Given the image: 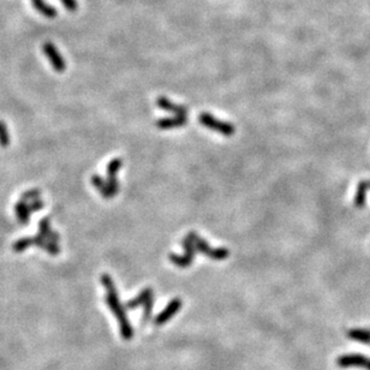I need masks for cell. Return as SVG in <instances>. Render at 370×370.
Here are the masks:
<instances>
[{
  "instance_id": "9a60e30c",
  "label": "cell",
  "mask_w": 370,
  "mask_h": 370,
  "mask_svg": "<svg viewBox=\"0 0 370 370\" xmlns=\"http://www.w3.org/2000/svg\"><path fill=\"white\" fill-rule=\"evenodd\" d=\"M91 183H93L94 188H95L97 191H100V194H101V196L103 198H106V200H111V198H113L111 191H109L107 182L103 180L99 174H93V176H91Z\"/></svg>"
},
{
  "instance_id": "cb8c5ba5",
  "label": "cell",
  "mask_w": 370,
  "mask_h": 370,
  "mask_svg": "<svg viewBox=\"0 0 370 370\" xmlns=\"http://www.w3.org/2000/svg\"><path fill=\"white\" fill-rule=\"evenodd\" d=\"M368 182H369V190H370V179L368 180Z\"/></svg>"
},
{
  "instance_id": "d6986e66",
  "label": "cell",
  "mask_w": 370,
  "mask_h": 370,
  "mask_svg": "<svg viewBox=\"0 0 370 370\" xmlns=\"http://www.w3.org/2000/svg\"><path fill=\"white\" fill-rule=\"evenodd\" d=\"M10 144V136H8L6 124L0 121V146L7 147Z\"/></svg>"
},
{
  "instance_id": "3957f363",
  "label": "cell",
  "mask_w": 370,
  "mask_h": 370,
  "mask_svg": "<svg viewBox=\"0 0 370 370\" xmlns=\"http://www.w3.org/2000/svg\"><path fill=\"white\" fill-rule=\"evenodd\" d=\"M153 303H154V292L150 287H148V289L142 290V292L137 296V297L126 302L125 308L129 310H132L140 306H144L143 322H147L148 320L150 319V315H152Z\"/></svg>"
},
{
  "instance_id": "8fae6325",
  "label": "cell",
  "mask_w": 370,
  "mask_h": 370,
  "mask_svg": "<svg viewBox=\"0 0 370 370\" xmlns=\"http://www.w3.org/2000/svg\"><path fill=\"white\" fill-rule=\"evenodd\" d=\"M41 237L47 239V241H51L54 243H58L60 237L55 231H53L51 229V221H49V218H43L38 221V233Z\"/></svg>"
},
{
  "instance_id": "6da1fadb",
  "label": "cell",
  "mask_w": 370,
  "mask_h": 370,
  "mask_svg": "<svg viewBox=\"0 0 370 370\" xmlns=\"http://www.w3.org/2000/svg\"><path fill=\"white\" fill-rule=\"evenodd\" d=\"M101 283L106 289V303H107L109 309L112 310V313L114 314L118 322H119L121 337H123L124 340H130L134 336V330H132V326L130 324L128 315L125 313V308L121 306L119 295H118L117 289H115L113 279L108 274H102Z\"/></svg>"
},
{
  "instance_id": "5b68a950",
  "label": "cell",
  "mask_w": 370,
  "mask_h": 370,
  "mask_svg": "<svg viewBox=\"0 0 370 370\" xmlns=\"http://www.w3.org/2000/svg\"><path fill=\"white\" fill-rule=\"evenodd\" d=\"M42 51L45 53L47 59L57 72H64L66 69V63H65L63 55L58 51V48L53 45L52 42H45L42 46Z\"/></svg>"
},
{
  "instance_id": "9c48e42d",
  "label": "cell",
  "mask_w": 370,
  "mask_h": 370,
  "mask_svg": "<svg viewBox=\"0 0 370 370\" xmlns=\"http://www.w3.org/2000/svg\"><path fill=\"white\" fill-rule=\"evenodd\" d=\"M185 124H188V117L186 115H176L172 118H162L156 121V126L161 130H170L174 128H182Z\"/></svg>"
},
{
  "instance_id": "277c9868",
  "label": "cell",
  "mask_w": 370,
  "mask_h": 370,
  "mask_svg": "<svg viewBox=\"0 0 370 370\" xmlns=\"http://www.w3.org/2000/svg\"><path fill=\"white\" fill-rule=\"evenodd\" d=\"M198 120H200V123L203 126H206L209 130H213V131H217L224 136H232L236 132L235 125L227 123V121L219 120L214 115L206 113V112L198 115Z\"/></svg>"
},
{
  "instance_id": "ffe728a7",
  "label": "cell",
  "mask_w": 370,
  "mask_h": 370,
  "mask_svg": "<svg viewBox=\"0 0 370 370\" xmlns=\"http://www.w3.org/2000/svg\"><path fill=\"white\" fill-rule=\"evenodd\" d=\"M40 195H41L40 191H38L37 189H31V190L23 192V194L20 195V200L25 201V202H31V201L36 200V198L40 197Z\"/></svg>"
},
{
  "instance_id": "30bf717a",
  "label": "cell",
  "mask_w": 370,
  "mask_h": 370,
  "mask_svg": "<svg viewBox=\"0 0 370 370\" xmlns=\"http://www.w3.org/2000/svg\"><path fill=\"white\" fill-rule=\"evenodd\" d=\"M158 106L164 111L171 112V113H174L176 115H186L188 117V107L182 105H176V103L171 102L167 97L165 96H160L158 99Z\"/></svg>"
},
{
  "instance_id": "7a4b0ae2",
  "label": "cell",
  "mask_w": 370,
  "mask_h": 370,
  "mask_svg": "<svg viewBox=\"0 0 370 370\" xmlns=\"http://www.w3.org/2000/svg\"><path fill=\"white\" fill-rule=\"evenodd\" d=\"M189 239L194 243V247L196 249L197 253L203 254L209 259L215 260V261H220V260H226L230 256V251L226 248H211L208 245L207 241L201 238L196 232H190L188 236Z\"/></svg>"
},
{
  "instance_id": "ba28073f",
  "label": "cell",
  "mask_w": 370,
  "mask_h": 370,
  "mask_svg": "<svg viewBox=\"0 0 370 370\" xmlns=\"http://www.w3.org/2000/svg\"><path fill=\"white\" fill-rule=\"evenodd\" d=\"M180 308H182V300H180V298H173V300L167 304L166 308L156 316L155 320H154V325L161 326L166 324V322L170 321V320L179 312Z\"/></svg>"
},
{
  "instance_id": "5bb4252c",
  "label": "cell",
  "mask_w": 370,
  "mask_h": 370,
  "mask_svg": "<svg viewBox=\"0 0 370 370\" xmlns=\"http://www.w3.org/2000/svg\"><path fill=\"white\" fill-rule=\"evenodd\" d=\"M31 4L38 13L47 17V18H54V17H57V10L51 6V5L46 4L45 0H31Z\"/></svg>"
},
{
  "instance_id": "603a6c76",
  "label": "cell",
  "mask_w": 370,
  "mask_h": 370,
  "mask_svg": "<svg viewBox=\"0 0 370 370\" xmlns=\"http://www.w3.org/2000/svg\"><path fill=\"white\" fill-rule=\"evenodd\" d=\"M61 2H63L65 8H67L69 11H76L78 7L76 0H61Z\"/></svg>"
},
{
  "instance_id": "ac0fdd59",
  "label": "cell",
  "mask_w": 370,
  "mask_h": 370,
  "mask_svg": "<svg viewBox=\"0 0 370 370\" xmlns=\"http://www.w3.org/2000/svg\"><path fill=\"white\" fill-rule=\"evenodd\" d=\"M32 247V241L31 237H23V238H19L18 241H16L13 243L12 249L16 253H23V251L28 249V248Z\"/></svg>"
},
{
  "instance_id": "4fadbf2b",
  "label": "cell",
  "mask_w": 370,
  "mask_h": 370,
  "mask_svg": "<svg viewBox=\"0 0 370 370\" xmlns=\"http://www.w3.org/2000/svg\"><path fill=\"white\" fill-rule=\"evenodd\" d=\"M14 213H16L17 220H18L20 224H23V225L28 224L29 219H30V214H31L28 202L19 200L18 202L16 203V206H14Z\"/></svg>"
},
{
  "instance_id": "8992f818",
  "label": "cell",
  "mask_w": 370,
  "mask_h": 370,
  "mask_svg": "<svg viewBox=\"0 0 370 370\" xmlns=\"http://www.w3.org/2000/svg\"><path fill=\"white\" fill-rule=\"evenodd\" d=\"M337 366H339L340 368L362 367L366 370H370V358L358 354L343 355V356L337 358Z\"/></svg>"
},
{
  "instance_id": "e0dca14e",
  "label": "cell",
  "mask_w": 370,
  "mask_h": 370,
  "mask_svg": "<svg viewBox=\"0 0 370 370\" xmlns=\"http://www.w3.org/2000/svg\"><path fill=\"white\" fill-rule=\"evenodd\" d=\"M168 259H170V261L173 263V265H176L177 267L179 268H188L190 267V266L192 265V262H194V260H191L190 257H188L185 255L183 256H179V255H176V254H170L168 255Z\"/></svg>"
},
{
  "instance_id": "7c38bea8",
  "label": "cell",
  "mask_w": 370,
  "mask_h": 370,
  "mask_svg": "<svg viewBox=\"0 0 370 370\" xmlns=\"http://www.w3.org/2000/svg\"><path fill=\"white\" fill-rule=\"evenodd\" d=\"M369 190V182L368 180H361L357 184L356 192H355L354 203L355 207L358 209L364 208L367 202V192Z\"/></svg>"
},
{
  "instance_id": "44dd1931",
  "label": "cell",
  "mask_w": 370,
  "mask_h": 370,
  "mask_svg": "<svg viewBox=\"0 0 370 370\" xmlns=\"http://www.w3.org/2000/svg\"><path fill=\"white\" fill-rule=\"evenodd\" d=\"M45 250L47 251V254H49V255H52V256H57L58 254L60 253V248L58 247L57 243L51 242V241L47 242V245H46Z\"/></svg>"
},
{
  "instance_id": "52a82bcc",
  "label": "cell",
  "mask_w": 370,
  "mask_h": 370,
  "mask_svg": "<svg viewBox=\"0 0 370 370\" xmlns=\"http://www.w3.org/2000/svg\"><path fill=\"white\" fill-rule=\"evenodd\" d=\"M123 165V161L119 158H115L108 162L107 168H106V172H107V184L111 191L112 196H115L117 192L119 191V180L117 178V174L119 172Z\"/></svg>"
},
{
  "instance_id": "2e32d148",
  "label": "cell",
  "mask_w": 370,
  "mask_h": 370,
  "mask_svg": "<svg viewBox=\"0 0 370 370\" xmlns=\"http://www.w3.org/2000/svg\"><path fill=\"white\" fill-rule=\"evenodd\" d=\"M348 338L354 342L363 343V344H370V330H350L348 332Z\"/></svg>"
},
{
  "instance_id": "7402d4cb",
  "label": "cell",
  "mask_w": 370,
  "mask_h": 370,
  "mask_svg": "<svg viewBox=\"0 0 370 370\" xmlns=\"http://www.w3.org/2000/svg\"><path fill=\"white\" fill-rule=\"evenodd\" d=\"M28 204H29V208H30V212L35 213V212L41 211V209L43 208L45 202H43L42 200H40V198H36V200L31 201V202H28Z\"/></svg>"
}]
</instances>
